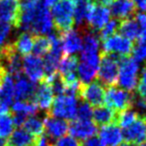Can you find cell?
I'll list each match as a JSON object with an SVG mask.
<instances>
[{
    "mask_svg": "<svg viewBox=\"0 0 146 146\" xmlns=\"http://www.w3.org/2000/svg\"><path fill=\"white\" fill-rule=\"evenodd\" d=\"M77 107L78 100L75 95L60 94L53 100L50 109L48 110V115L63 120H74L76 118Z\"/></svg>",
    "mask_w": 146,
    "mask_h": 146,
    "instance_id": "1",
    "label": "cell"
},
{
    "mask_svg": "<svg viewBox=\"0 0 146 146\" xmlns=\"http://www.w3.org/2000/svg\"><path fill=\"white\" fill-rule=\"evenodd\" d=\"M139 64L131 57H121L119 61L117 82L122 89L133 91L138 85Z\"/></svg>",
    "mask_w": 146,
    "mask_h": 146,
    "instance_id": "2",
    "label": "cell"
},
{
    "mask_svg": "<svg viewBox=\"0 0 146 146\" xmlns=\"http://www.w3.org/2000/svg\"><path fill=\"white\" fill-rule=\"evenodd\" d=\"M74 9L75 4L70 0H60L52 7L51 16L53 24L59 33L72 29L74 25Z\"/></svg>",
    "mask_w": 146,
    "mask_h": 146,
    "instance_id": "3",
    "label": "cell"
},
{
    "mask_svg": "<svg viewBox=\"0 0 146 146\" xmlns=\"http://www.w3.org/2000/svg\"><path fill=\"white\" fill-rule=\"evenodd\" d=\"M119 61L120 58L116 55L101 53L97 69V76L100 83L108 87L114 86L117 83Z\"/></svg>",
    "mask_w": 146,
    "mask_h": 146,
    "instance_id": "4",
    "label": "cell"
},
{
    "mask_svg": "<svg viewBox=\"0 0 146 146\" xmlns=\"http://www.w3.org/2000/svg\"><path fill=\"white\" fill-rule=\"evenodd\" d=\"M134 98V95L129 91H126L122 88H117L115 86H110L108 87L107 91H105L104 103L114 111H123L130 109L133 106Z\"/></svg>",
    "mask_w": 146,
    "mask_h": 146,
    "instance_id": "5",
    "label": "cell"
},
{
    "mask_svg": "<svg viewBox=\"0 0 146 146\" xmlns=\"http://www.w3.org/2000/svg\"><path fill=\"white\" fill-rule=\"evenodd\" d=\"M53 27H54V24H53L50 11L41 2V4L39 5L35 12L32 21H31L28 33H31L32 35H43L44 36V35L51 33Z\"/></svg>",
    "mask_w": 146,
    "mask_h": 146,
    "instance_id": "6",
    "label": "cell"
},
{
    "mask_svg": "<svg viewBox=\"0 0 146 146\" xmlns=\"http://www.w3.org/2000/svg\"><path fill=\"white\" fill-rule=\"evenodd\" d=\"M102 53L119 55L126 57L132 52L133 43L131 40L125 38L120 34H114L108 38L104 39L102 42Z\"/></svg>",
    "mask_w": 146,
    "mask_h": 146,
    "instance_id": "7",
    "label": "cell"
},
{
    "mask_svg": "<svg viewBox=\"0 0 146 146\" xmlns=\"http://www.w3.org/2000/svg\"><path fill=\"white\" fill-rule=\"evenodd\" d=\"M78 95L84 102L91 106H101L104 103L105 90L99 81H91L90 83L80 84Z\"/></svg>",
    "mask_w": 146,
    "mask_h": 146,
    "instance_id": "8",
    "label": "cell"
},
{
    "mask_svg": "<svg viewBox=\"0 0 146 146\" xmlns=\"http://www.w3.org/2000/svg\"><path fill=\"white\" fill-rule=\"evenodd\" d=\"M22 72L33 83L43 81L45 78L44 61L37 55H26L22 60Z\"/></svg>",
    "mask_w": 146,
    "mask_h": 146,
    "instance_id": "9",
    "label": "cell"
},
{
    "mask_svg": "<svg viewBox=\"0 0 146 146\" xmlns=\"http://www.w3.org/2000/svg\"><path fill=\"white\" fill-rule=\"evenodd\" d=\"M20 0H0V25L18 26Z\"/></svg>",
    "mask_w": 146,
    "mask_h": 146,
    "instance_id": "10",
    "label": "cell"
},
{
    "mask_svg": "<svg viewBox=\"0 0 146 146\" xmlns=\"http://www.w3.org/2000/svg\"><path fill=\"white\" fill-rule=\"evenodd\" d=\"M110 15L111 13L106 5L91 2L86 21L88 23V26L93 31L101 30L104 25L110 20Z\"/></svg>",
    "mask_w": 146,
    "mask_h": 146,
    "instance_id": "11",
    "label": "cell"
},
{
    "mask_svg": "<svg viewBox=\"0 0 146 146\" xmlns=\"http://www.w3.org/2000/svg\"><path fill=\"white\" fill-rule=\"evenodd\" d=\"M62 52L65 55H74L82 48V37L78 31L70 29L59 35Z\"/></svg>",
    "mask_w": 146,
    "mask_h": 146,
    "instance_id": "12",
    "label": "cell"
},
{
    "mask_svg": "<svg viewBox=\"0 0 146 146\" xmlns=\"http://www.w3.org/2000/svg\"><path fill=\"white\" fill-rule=\"evenodd\" d=\"M68 131L75 139L86 140L97 132V125L91 120H72L68 125Z\"/></svg>",
    "mask_w": 146,
    "mask_h": 146,
    "instance_id": "13",
    "label": "cell"
},
{
    "mask_svg": "<svg viewBox=\"0 0 146 146\" xmlns=\"http://www.w3.org/2000/svg\"><path fill=\"white\" fill-rule=\"evenodd\" d=\"M54 100V92L50 83L46 81H41L39 86L35 89L33 95V102L36 104L38 109L48 111Z\"/></svg>",
    "mask_w": 146,
    "mask_h": 146,
    "instance_id": "14",
    "label": "cell"
},
{
    "mask_svg": "<svg viewBox=\"0 0 146 146\" xmlns=\"http://www.w3.org/2000/svg\"><path fill=\"white\" fill-rule=\"evenodd\" d=\"M46 136L49 139H59L68 132V123L66 120L47 115L43 121Z\"/></svg>",
    "mask_w": 146,
    "mask_h": 146,
    "instance_id": "15",
    "label": "cell"
},
{
    "mask_svg": "<svg viewBox=\"0 0 146 146\" xmlns=\"http://www.w3.org/2000/svg\"><path fill=\"white\" fill-rule=\"evenodd\" d=\"M123 138L134 145L142 144L146 141V124L144 116H140L133 124L124 129Z\"/></svg>",
    "mask_w": 146,
    "mask_h": 146,
    "instance_id": "16",
    "label": "cell"
},
{
    "mask_svg": "<svg viewBox=\"0 0 146 146\" xmlns=\"http://www.w3.org/2000/svg\"><path fill=\"white\" fill-rule=\"evenodd\" d=\"M14 79L16 80L14 82V98L16 101H28L34 95L35 84L22 74L16 76Z\"/></svg>",
    "mask_w": 146,
    "mask_h": 146,
    "instance_id": "17",
    "label": "cell"
},
{
    "mask_svg": "<svg viewBox=\"0 0 146 146\" xmlns=\"http://www.w3.org/2000/svg\"><path fill=\"white\" fill-rule=\"evenodd\" d=\"M99 139L104 146H118L123 140V132L116 123L103 125L99 130Z\"/></svg>",
    "mask_w": 146,
    "mask_h": 146,
    "instance_id": "18",
    "label": "cell"
},
{
    "mask_svg": "<svg viewBox=\"0 0 146 146\" xmlns=\"http://www.w3.org/2000/svg\"><path fill=\"white\" fill-rule=\"evenodd\" d=\"M110 13L117 19H128L135 13L136 4L133 0H113L109 3Z\"/></svg>",
    "mask_w": 146,
    "mask_h": 146,
    "instance_id": "19",
    "label": "cell"
},
{
    "mask_svg": "<svg viewBox=\"0 0 146 146\" xmlns=\"http://www.w3.org/2000/svg\"><path fill=\"white\" fill-rule=\"evenodd\" d=\"M34 35L28 32H23L12 42L13 48L19 55H28L33 49Z\"/></svg>",
    "mask_w": 146,
    "mask_h": 146,
    "instance_id": "20",
    "label": "cell"
},
{
    "mask_svg": "<svg viewBox=\"0 0 146 146\" xmlns=\"http://www.w3.org/2000/svg\"><path fill=\"white\" fill-rule=\"evenodd\" d=\"M35 137L23 128L14 130L9 136L7 146H32Z\"/></svg>",
    "mask_w": 146,
    "mask_h": 146,
    "instance_id": "21",
    "label": "cell"
},
{
    "mask_svg": "<svg viewBox=\"0 0 146 146\" xmlns=\"http://www.w3.org/2000/svg\"><path fill=\"white\" fill-rule=\"evenodd\" d=\"M78 58L75 55H65L60 59L58 64V76L59 77H66L73 74H76L78 66Z\"/></svg>",
    "mask_w": 146,
    "mask_h": 146,
    "instance_id": "22",
    "label": "cell"
},
{
    "mask_svg": "<svg viewBox=\"0 0 146 146\" xmlns=\"http://www.w3.org/2000/svg\"><path fill=\"white\" fill-rule=\"evenodd\" d=\"M92 118L94 119L96 125H107V124L115 123L116 112L113 109L107 107L106 105H101L93 110Z\"/></svg>",
    "mask_w": 146,
    "mask_h": 146,
    "instance_id": "23",
    "label": "cell"
},
{
    "mask_svg": "<svg viewBox=\"0 0 146 146\" xmlns=\"http://www.w3.org/2000/svg\"><path fill=\"white\" fill-rule=\"evenodd\" d=\"M118 31L120 32V35H122L125 38L129 40H135L139 37V27L134 18H128L121 20L119 22Z\"/></svg>",
    "mask_w": 146,
    "mask_h": 146,
    "instance_id": "24",
    "label": "cell"
},
{
    "mask_svg": "<svg viewBox=\"0 0 146 146\" xmlns=\"http://www.w3.org/2000/svg\"><path fill=\"white\" fill-rule=\"evenodd\" d=\"M97 69L98 68H96V67L88 65L86 63H78L76 72L78 73V79H79L80 83L86 84L93 81L94 78L97 75Z\"/></svg>",
    "mask_w": 146,
    "mask_h": 146,
    "instance_id": "25",
    "label": "cell"
},
{
    "mask_svg": "<svg viewBox=\"0 0 146 146\" xmlns=\"http://www.w3.org/2000/svg\"><path fill=\"white\" fill-rule=\"evenodd\" d=\"M140 116L141 115L138 112L133 111L131 109L123 110V111H120L119 113H116L115 123L119 127H122L125 129V128L129 127L131 124H133Z\"/></svg>",
    "mask_w": 146,
    "mask_h": 146,
    "instance_id": "26",
    "label": "cell"
},
{
    "mask_svg": "<svg viewBox=\"0 0 146 146\" xmlns=\"http://www.w3.org/2000/svg\"><path fill=\"white\" fill-rule=\"evenodd\" d=\"M12 112L13 114L18 113L22 114L25 116H33L37 113L38 111V107L33 101H16L13 103L12 105Z\"/></svg>",
    "mask_w": 146,
    "mask_h": 146,
    "instance_id": "27",
    "label": "cell"
},
{
    "mask_svg": "<svg viewBox=\"0 0 146 146\" xmlns=\"http://www.w3.org/2000/svg\"><path fill=\"white\" fill-rule=\"evenodd\" d=\"M51 48V42L49 36H43V35H38L34 36V42H33V49L34 55L41 57L45 56L49 52Z\"/></svg>",
    "mask_w": 146,
    "mask_h": 146,
    "instance_id": "28",
    "label": "cell"
},
{
    "mask_svg": "<svg viewBox=\"0 0 146 146\" xmlns=\"http://www.w3.org/2000/svg\"><path fill=\"white\" fill-rule=\"evenodd\" d=\"M23 126H24V129L34 137L41 135L43 130H44L43 121L36 116H30L29 118H26Z\"/></svg>",
    "mask_w": 146,
    "mask_h": 146,
    "instance_id": "29",
    "label": "cell"
},
{
    "mask_svg": "<svg viewBox=\"0 0 146 146\" xmlns=\"http://www.w3.org/2000/svg\"><path fill=\"white\" fill-rule=\"evenodd\" d=\"M14 126L12 115L6 113L0 116V137L3 139L9 137L13 132Z\"/></svg>",
    "mask_w": 146,
    "mask_h": 146,
    "instance_id": "30",
    "label": "cell"
},
{
    "mask_svg": "<svg viewBox=\"0 0 146 146\" xmlns=\"http://www.w3.org/2000/svg\"><path fill=\"white\" fill-rule=\"evenodd\" d=\"M90 6H91V2H84L79 3V4L75 5V9H74V22L77 23L79 26L84 24V22L87 19V15L89 12Z\"/></svg>",
    "mask_w": 146,
    "mask_h": 146,
    "instance_id": "31",
    "label": "cell"
},
{
    "mask_svg": "<svg viewBox=\"0 0 146 146\" xmlns=\"http://www.w3.org/2000/svg\"><path fill=\"white\" fill-rule=\"evenodd\" d=\"M118 26H119V22H118L116 19L109 20L105 25H104L103 28L100 30L99 38L102 39V40H104V39L114 35L116 31H118Z\"/></svg>",
    "mask_w": 146,
    "mask_h": 146,
    "instance_id": "32",
    "label": "cell"
},
{
    "mask_svg": "<svg viewBox=\"0 0 146 146\" xmlns=\"http://www.w3.org/2000/svg\"><path fill=\"white\" fill-rule=\"evenodd\" d=\"M132 54L134 59L137 62H142L146 60V41H138L137 44L133 45Z\"/></svg>",
    "mask_w": 146,
    "mask_h": 146,
    "instance_id": "33",
    "label": "cell"
},
{
    "mask_svg": "<svg viewBox=\"0 0 146 146\" xmlns=\"http://www.w3.org/2000/svg\"><path fill=\"white\" fill-rule=\"evenodd\" d=\"M92 115H93V109L92 106L89 105L86 102L81 103L77 107V112H76V118L78 120H91Z\"/></svg>",
    "mask_w": 146,
    "mask_h": 146,
    "instance_id": "34",
    "label": "cell"
},
{
    "mask_svg": "<svg viewBox=\"0 0 146 146\" xmlns=\"http://www.w3.org/2000/svg\"><path fill=\"white\" fill-rule=\"evenodd\" d=\"M13 26L10 25H0V51L8 44H10V36Z\"/></svg>",
    "mask_w": 146,
    "mask_h": 146,
    "instance_id": "35",
    "label": "cell"
},
{
    "mask_svg": "<svg viewBox=\"0 0 146 146\" xmlns=\"http://www.w3.org/2000/svg\"><path fill=\"white\" fill-rule=\"evenodd\" d=\"M139 27L138 41H146V12L137 13L134 18Z\"/></svg>",
    "mask_w": 146,
    "mask_h": 146,
    "instance_id": "36",
    "label": "cell"
},
{
    "mask_svg": "<svg viewBox=\"0 0 146 146\" xmlns=\"http://www.w3.org/2000/svg\"><path fill=\"white\" fill-rule=\"evenodd\" d=\"M52 146H81V144L72 136H63L52 144Z\"/></svg>",
    "mask_w": 146,
    "mask_h": 146,
    "instance_id": "37",
    "label": "cell"
},
{
    "mask_svg": "<svg viewBox=\"0 0 146 146\" xmlns=\"http://www.w3.org/2000/svg\"><path fill=\"white\" fill-rule=\"evenodd\" d=\"M33 145L34 146H52V144H51L50 139H49L47 136L41 134V135L35 137Z\"/></svg>",
    "mask_w": 146,
    "mask_h": 146,
    "instance_id": "38",
    "label": "cell"
},
{
    "mask_svg": "<svg viewBox=\"0 0 146 146\" xmlns=\"http://www.w3.org/2000/svg\"><path fill=\"white\" fill-rule=\"evenodd\" d=\"M82 146H104L103 143L101 142V140L99 139V137H92L88 138V139L84 140Z\"/></svg>",
    "mask_w": 146,
    "mask_h": 146,
    "instance_id": "39",
    "label": "cell"
},
{
    "mask_svg": "<svg viewBox=\"0 0 146 146\" xmlns=\"http://www.w3.org/2000/svg\"><path fill=\"white\" fill-rule=\"evenodd\" d=\"M136 91H137L138 97H140L146 102V86L139 83L137 85V87H136Z\"/></svg>",
    "mask_w": 146,
    "mask_h": 146,
    "instance_id": "40",
    "label": "cell"
},
{
    "mask_svg": "<svg viewBox=\"0 0 146 146\" xmlns=\"http://www.w3.org/2000/svg\"><path fill=\"white\" fill-rule=\"evenodd\" d=\"M138 109H140L141 111H146V102L143 99H141L140 97H135L134 98V104Z\"/></svg>",
    "mask_w": 146,
    "mask_h": 146,
    "instance_id": "41",
    "label": "cell"
},
{
    "mask_svg": "<svg viewBox=\"0 0 146 146\" xmlns=\"http://www.w3.org/2000/svg\"><path fill=\"white\" fill-rule=\"evenodd\" d=\"M60 0H42V3L45 7H53L56 3H58Z\"/></svg>",
    "mask_w": 146,
    "mask_h": 146,
    "instance_id": "42",
    "label": "cell"
},
{
    "mask_svg": "<svg viewBox=\"0 0 146 146\" xmlns=\"http://www.w3.org/2000/svg\"><path fill=\"white\" fill-rule=\"evenodd\" d=\"M140 84H143L146 86V65L143 67L141 71V76H140Z\"/></svg>",
    "mask_w": 146,
    "mask_h": 146,
    "instance_id": "43",
    "label": "cell"
},
{
    "mask_svg": "<svg viewBox=\"0 0 146 146\" xmlns=\"http://www.w3.org/2000/svg\"><path fill=\"white\" fill-rule=\"evenodd\" d=\"M94 2L96 3H100V4H103V5H109V3L111 2V1H113V0H93Z\"/></svg>",
    "mask_w": 146,
    "mask_h": 146,
    "instance_id": "44",
    "label": "cell"
},
{
    "mask_svg": "<svg viewBox=\"0 0 146 146\" xmlns=\"http://www.w3.org/2000/svg\"><path fill=\"white\" fill-rule=\"evenodd\" d=\"M70 1L74 3V4H79V3H84V2H90V0H70Z\"/></svg>",
    "mask_w": 146,
    "mask_h": 146,
    "instance_id": "45",
    "label": "cell"
},
{
    "mask_svg": "<svg viewBox=\"0 0 146 146\" xmlns=\"http://www.w3.org/2000/svg\"><path fill=\"white\" fill-rule=\"evenodd\" d=\"M118 146H136V145H134V144H132V143H130V142H123V143H120Z\"/></svg>",
    "mask_w": 146,
    "mask_h": 146,
    "instance_id": "46",
    "label": "cell"
},
{
    "mask_svg": "<svg viewBox=\"0 0 146 146\" xmlns=\"http://www.w3.org/2000/svg\"><path fill=\"white\" fill-rule=\"evenodd\" d=\"M6 145V143H5V140L3 139V138L0 137V146H5Z\"/></svg>",
    "mask_w": 146,
    "mask_h": 146,
    "instance_id": "47",
    "label": "cell"
},
{
    "mask_svg": "<svg viewBox=\"0 0 146 146\" xmlns=\"http://www.w3.org/2000/svg\"><path fill=\"white\" fill-rule=\"evenodd\" d=\"M3 70H5V69H4V68H3V67H2V65L0 64V73L2 72V71H3Z\"/></svg>",
    "mask_w": 146,
    "mask_h": 146,
    "instance_id": "48",
    "label": "cell"
},
{
    "mask_svg": "<svg viewBox=\"0 0 146 146\" xmlns=\"http://www.w3.org/2000/svg\"><path fill=\"white\" fill-rule=\"evenodd\" d=\"M140 146H146V141H145V142H143V143H142Z\"/></svg>",
    "mask_w": 146,
    "mask_h": 146,
    "instance_id": "49",
    "label": "cell"
},
{
    "mask_svg": "<svg viewBox=\"0 0 146 146\" xmlns=\"http://www.w3.org/2000/svg\"><path fill=\"white\" fill-rule=\"evenodd\" d=\"M144 118H145V124H146V115H144Z\"/></svg>",
    "mask_w": 146,
    "mask_h": 146,
    "instance_id": "50",
    "label": "cell"
},
{
    "mask_svg": "<svg viewBox=\"0 0 146 146\" xmlns=\"http://www.w3.org/2000/svg\"><path fill=\"white\" fill-rule=\"evenodd\" d=\"M134 1H135V2H136V1H138V0H134Z\"/></svg>",
    "mask_w": 146,
    "mask_h": 146,
    "instance_id": "51",
    "label": "cell"
}]
</instances>
